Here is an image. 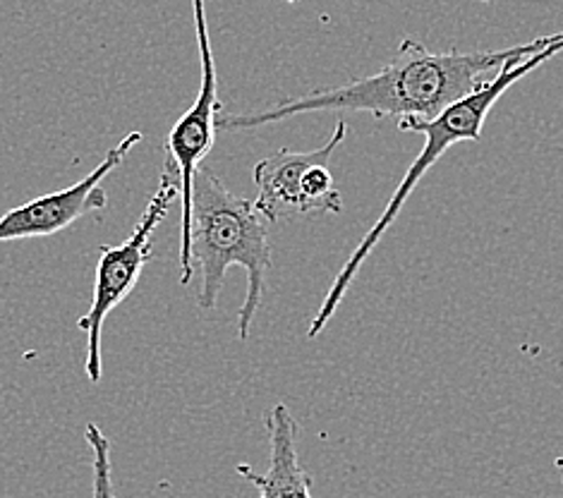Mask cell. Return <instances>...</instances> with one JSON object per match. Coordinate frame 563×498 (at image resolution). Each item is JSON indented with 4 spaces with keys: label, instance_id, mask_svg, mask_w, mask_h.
<instances>
[{
    "label": "cell",
    "instance_id": "obj_1",
    "mask_svg": "<svg viewBox=\"0 0 563 498\" xmlns=\"http://www.w3.org/2000/svg\"><path fill=\"white\" fill-rule=\"evenodd\" d=\"M563 42V32L540 36L534 42L499 51H449L432 53L422 44L406 38L396 56L379 73L353 79V82L317 89L276 103L274 109L254 113H231L217 120V130L243 132L280 123L292 115L317 111H365L374 118L396 115L404 120H434L453 103L471 97L492 70H501L508 63H520L534 53Z\"/></svg>",
    "mask_w": 563,
    "mask_h": 498
},
{
    "label": "cell",
    "instance_id": "obj_2",
    "mask_svg": "<svg viewBox=\"0 0 563 498\" xmlns=\"http://www.w3.org/2000/svg\"><path fill=\"white\" fill-rule=\"evenodd\" d=\"M231 266L245 268L247 274L245 302L238 312V335L240 341H247L272 268L269 221L254 201L233 195L217 173L202 166L195 178L190 228V272L192 278L202 276L199 307H217Z\"/></svg>",
    "mask_w": 563,
    "mask_h": 498
},
{
    "label": "cell",
    "instance_id": "obj_3",
    "mask_svg": "<svg viewBox=\"0 0 563 498\" xmlns=\"http://www.w3.org/2000/svg\"><path fill=\"white\" fill-rule=\"evenodd\" d=\"M563 51V42L534 53V56L520 60V63H508L506 67H501L499 75L492 77L489 82L482 85L471 97H465L463 101L453 103L451 109H446L439 118L427 120V123H420V120H404L398 128L404 132H420L424 134V146L420 156L415 158V164L408 168L406 178L400 180V185L396 187V192L391 195V201H388L384 213L379 217V221L374 223L367 235L360 240L357 250H353L351 259L343 264V268L339 272V276L333 278L331 288L327 292L324 302H321L319 312L314 314L310 329H307V339H317V335L327 329L329 321L336 314V309L341 307L347 288L353 286V280L357 276V272L365 264V259L372 254V250L379 245V240L391 231V225L396 223V219L404 211L408 197L415 192V187L420 185V180L429 173V168H434L437 161L444 156L451 146L461 144V142H477L482 137V128H485V120L489 115V111L496 106L504 93L511 89L518 79H522L526 75H530L532 70H538L542 63H547L549 58H554L556 53Z\"/></svg>",
    "mask_w": 563,
    "mask_h": 498
},
{
    "label": "cell",
    "instance_id": "obj_4",
    "mask_svg": "<svg viewBox=\"0 0 563 498\" xmlns=\"http://www.w3.org/2000/svg\"><path fill=\"white\" fill-rule=\"evenodd\" d=\"M183 185L180 175L168 161L158 175V185L150 199V204L142 211V219L132 235L120 245H101L97 278H93V295L89 312L77 321L79 331L87 333V357L85 369L91 384H99L103 376L101 367V333L103 324L113 309L123 302L144 272L146 262L152 257V235L161 221L166 219L170 204L180 199Z\"/></svg>",
    "mask_w": 563,
    "mask_h": 498
},
{
    "label": "cell",
    "instance_id": "obj_5",
    "mask_svg": "<svg viewBox=\"0 0 563 498\" xmlns=\"http://www.w3.org/2000/svg\"><path fill=\"white\" fill-rule=\"evenodd\" d=\"M192 15L197 30L199 63H202V79H199L197 99L183 113L176 125L170 128L166 140V161L180 175V283L190 286V228H192V195L195 178L202 168L207 154L217 142V120L223 115V106L219 101V75L217 60H213L207 3L205 0H192Z\"/></svg>",
    "mask_w": 563,
    "mask_h": 498
},
{
    "label": "cell",
    "instance_id": "obj_6",
    "mask_svg": "<svg viewBox=\"0 0 563 498\" xmlns=\"http://www.w3.org/2000/svg\"><path fill=\"white\" fill-rule=\"evenodd\" d=\"M142 140L144 132H128L113 150L106 152L101 164L87 178L65 187V190L36 197L22 207L5 211L0 217V242L56 235L65 231V228H70L75 221L89 217V213L103 211L109 207V195L103 190V180L123 166L128 154H132V150Z\"/></svg>",
    "mask_w": 563,
    "mask_h": 498
},
{
    "label": "cell",
    "instance_id": "obj_7",
    "mask_svg": "<svg viewBox=\"0 0 563 498\" xmlns=\"http://www.w3.org/2000/svg\"><path fill=\"white\" fill-rule=\"evenodd\" d=\"M347 134V123L339 120L331 140L312 152H290L278 150L254 166V187L257 199L254 207L262 217L274 223L280 219L314 217V207L307 197V173L321 158H331Z\"/></svg>",
    "mask_w": 563,
    "mask_h": 498
},
{
    "label": "cell",
    "instance_id": "obj_8",
    "mask_svg": "<svg viewBox=\"0 0 563 498\" xmlns=\"http://www.w3.org/2000/svg\"><path fill=\"white\" fill-rule=\"evenodd\" d=\"M269 434V469L260 475L250 465H238L235 473L260 489V498H314L312 479L298 457V422L284 402L266 412Z\"/></svg>",
    "mask_w": 563,
    "mask_h": 498
},
{
    "label": "cell",
    "instance_id": "obj_9",
    "mask_svg": "<svg viewBox=\"0 0 563 498\" xmlns=\"http://www.w3.org/2000/svg\"><path fill=\"white\" fill-rule=\"evenodd\" d=\"M85 439L91 449V498H118L113 489V467H111V441L106 439L97 422L85 427Z\"/></svg>",
    "mask_w": 563,
    "mask_h": 498
},
{
    "label": "cell",
    "instance_id": "obj_10",
    "mask_svg": "<svg viewBox=\"0 0 563 498\" xmlns=\"http://www.w3.org/2000/svg\"><path fill=\"white\" fill-rule=\"evenodd\" d=\"M288 3H298V0H288Z\"/></svg>",
    "mask_w": 563,
    "mask_h": 498
}]
</instances>
